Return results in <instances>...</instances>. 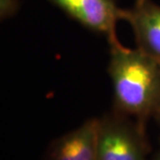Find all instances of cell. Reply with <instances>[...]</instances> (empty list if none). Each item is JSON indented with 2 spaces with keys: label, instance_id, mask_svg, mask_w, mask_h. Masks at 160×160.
Wrapping results in <instances>:
<instances>
[{
  "label": "cell",
  "instance_id": "1",
  "mask_svg": "<svg viewBox=\"0 0 160 160\" xmlns=\"http://www.w3.org/2000/svg\"><path fill=\"white\" fill-rule=\"evenodd\" d=\"M110 46L108 73L113 89V110L145 125L160 112V62L139 48L117 41Z\"/></svg>",
  "mask_w": 160,
  "mask_h": 160
},
{
  "label": "cell",
  "instance_id": "2",
  "mask_svg": "<svg viewBox=\"0 0 160 160\" xmlns=\"http://www.w3.org/2000/svg\"><path fill=\"white\" fill-rule=\"evenodd\" d=\"M97 160H147L145 125L113 110L98 118Z\"/></svg>",
  "mask_w": 160,
  "mask_h": 160
},
{
  "label": "cell",
  "instance_id": "3",
  "mask_svg": "<svg viewBox=\"0 0 160 160\" xmlns=\"http://www.w3.org/2000/svg\"><path fill=\"white\" fill-rule=\"evenodd\" d=\"M68 17L92 32L105 37L109 45L118 41L117 23L122 9L116 0H48Z\"/></svg>",
  "mask_w": 160,
  "mask_h": 160
},
{
  "label": "cell",
  "instance_id": "4",
  "mask_svg": "<svg viewBox=\"0 0 160 160\" xmlns=\"http://www.w3.org/2000/svg\"><path fill=\"white\" fill-rule=\"evenodd\" d=\"M121 20L129 23L136 47L160 62V6L151 0H135L130 9H122Z\"/></svg>",
  "mask_w": 160,
  "mask_h": 160
},
{
  "label": "cell",
  "instance_id": "5",
  "mask_svg": "<svg viewBox=\"0 0 160 160\" xmlns=\"http://www.w3.org/2000/svg\"><path fill=\"white\" fill-rule=\"evenodd\" d=\"M98 118H90L80 126L54 140L45 160H97Z\"/></svg>",
  "mask_w": 160,
  "mask_h": 160
},
{
  "label": "cell",
  "instance_id": "6",
  "mask_svg": "<svg viewBox=\"0 0 160 160\" xmlns=\"http://www.w3.org/2000/svg\"><path fill=\"white\" fill-rule=\"evenodd\" d=\"M154 160H160V150L158 152V154L156 155Z\"/></svg>",
  "mask_w": 160,
  "mask_h": 160
},
{
  "label": "cell",
  "instance_id": "7",
  "mask_svg": "<svg viewBox=\"0 0 160 160\" xmlns=\"http://www.w3.org/2000/svg\"><path fill=\"white\" fill-rule=\"evenodd\" d=\"M157 118H158V119H159V121H160V112H159V114L157 116Z\"/></svg>",
  "mask_w": 160,
  "mask_h": 160
}]
</instances>
